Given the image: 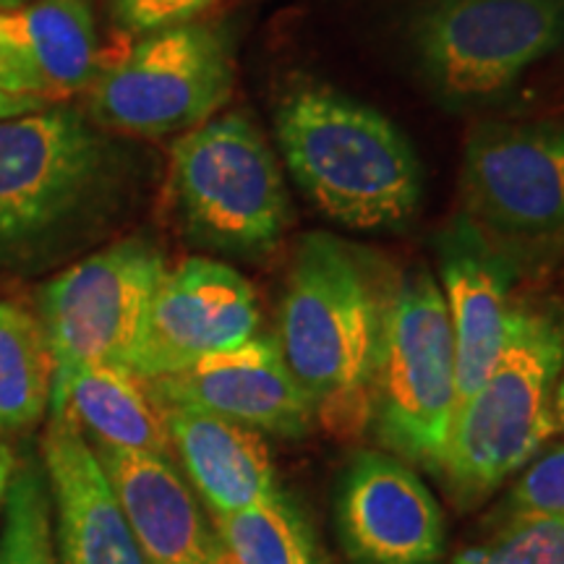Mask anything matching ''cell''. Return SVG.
I'll return each mask as SVG.
<instances>
[{
    "mask_svg": "<svg viewBox=\"0 0 564 564\" xmlns=\"http://www.w3.org/2000/svg\"><path fill=\"white\" fill-rule=\"evenodd\" d=\"M449 324L455 337L457 408L486 382L505 348L514 303L507 251L474 223L457 220L436 243Z\"/></svg>",
    "mask_w": 564,
    "mask_h": 564,
    "instance_id": "15",
    "label": "cell"
},
{
    "mask_svg": "<svg viewBox=\"0 0 564 564\" xmlns=\"http://www.w3.org/2000/svg\"><path fill=\"white\" fill-rule=\"evenodd\" d=\"M171 196L183 232L228 257H264L291 225L278 158L241 112L212 118L175 141Z\"/></svg>",
    "mask_w": 564,
    "mask_h": 564,
    "instance_id": "6",
    "label": "cell"
},
{
    "mask_svg": "<svg viewBox=\"0 0 564 564\" xmlns=\"http://www.w3.org/2000/svg\"><path fill=\"white\" fill-rule=\"evenodd\" d=\"M457 413L455 337L426 267L387 278L369 426L390 453L440 474Z\"/></svg>",
    "mask_w": 564,
    "mask_h": 564,
    "instance_id": "4",
    "label": "cell"
},
{
    "mask_svg": "<svg viewBox=\"0 0 564 564\" xmlns=\"http://www.w3.org/2000/svg\"><path fill=\"white\" fill-rule=\"evenodd\" d=\"M45 97L37 95H9V91H0V121L6 118H17V116H26V112L42 110L47 108Z\"/></svg>",
    "mask_w": 564,
    "mask_h": 564,
    "instance_id": "27",
    "label": "cell"
},
{
    "mask_svg": "<svg viewBox=\"0 0 564 564\" xmlns=\"http://www.w3.org/2000/svg\"><path fill=\"white\" fill-rule=\"evenodd\" d=\"M150 564H209L217 535L167 455L91 444Z\"/></svg>",
    "mask_w": 564,
    "mask_h": 564,
    "instance_id": "16",
    "label": "cell"
},
{
    "mask_svg": "<svg viewBox=\"0 0 564 564\" xmlns=\"http://www.w3.org/2000/svg\"><path fill=\"white\" fill-rule=\"evenodd\" d=\"M0 40L32 68L47 100L79 95L100 74L89 0H30L0 11Z\"/></svg>",
    "mask_w": 564,
    "mask_h": 564,
    "instance_id": "19",
    "label": "cell"
},
{
    "mask_svg": "<svg viewBox=\"0 0 564 564\" xmlns=\"http://www.w3.org/2000/svg\"><path fill=\"white\" fill-rule=\"evenodd\" d=\"M421 74L442 100L502 95L564 42V0H432L413 21Z\"/></svg>",
    "mask_w": 564,
    "mask_h": 564,
    "instance_id": "8",
    "label": "cell"
},
{
    "mask_svg": "<svg viewBox=\"0 0 564 564\" xmlns=\"http://www.w3.org/2000/svg\"><path fill=\"white\" fill-rule=\"evenodd\" d=\"M0 91H9V95L45 97V89H42L37 76L32 74V68L26 66L3 40H0Z\"/></svg>",
    "mask_w": 564,
    "mask_h": 564,
    "instance_id": "26",
    "label": "cell"
},
{
    "mask_svg": "<svg viewBox=\"0 0 564 564\" xmlns=\"http://www.w3.org/2000/svg\"><path fill=\"white\" fill-rule=\"evenodd\" d=\"M220 544L236 564H319L306 520L282 494L232 514H215Z\"/></svg>",
    "mask_w": 564,
    "mask_h": 564,
    "instance_id": "21",
    "label": "cell"
},
{
    "mask_svg": "<svg viewBox=\"0 0 564 564\" xmlns=\"http://www.w3.org/2000/svg\"><path fill=\"white\" fill-rule=\"evenodd\" d=\"M42 470L55 510L58 564H150L95 447L68 413H51L42 436Z\"/></svg>",
    "mask_w": 564,
    "mask_h": 564,
    "instance_id": "14",
    "label": "cell"
},
{
    "mask_svg": "<svg viewBox=\"0 0 564 564\" xmlns=\"http://www.w3.org/2000/svg\"><path fill=\"white\" fill-rule=\"evenodd\" d=\"M337 531L358 564H434L444 549V518L411 465L358 453L337 491Z\"/></svg>",
    "mask_w": 564,
    "mask_h": 564,
    "instance_id": "12",
    "label": "cell"
},
{
    "mask_svg": "<svg viewBox=\"0 0 564 564\" xmlns=\"http://www.w3.org/2000/svg\"><path fill=\"white\" fill-rule=\"evenodd\" d=\"M53 352L37 316L0 301V434L30 429L51 408Z\"/></svg>",
    "mask_w": 564,
    "mask_h": 564,
    "instance_id": "20",
    "label": "cell"
},
{
    "mask_svg": "<svg viewBox=\"0 0 564 564\" xmlns=\"http://www.w3.org/2000/svg\"><path fill=\"white\" fill-rule=\"evenodd\" d=\"M217 0H105L112 24L129 34H152L192 24Z\"/></svg>",
    "mask_w": 564,
    "mask_h": 564,
    "instance_id": "25",
    "label": "cell"
},
{
    "mask_svg": "<svg viewBox=\"0 0 564 564\" xmlns=\"http://www.w3.org/2000/svg\"><path fill=\"white\" fill-rule=\"evenodd\" d=\"M0 564H58L53 544V505L45 470L21 463L3 497Z\"/></svg>",
    "mask_w": 564,
    "mask_h": 564,
    "instance_id": "22",
    "label": "cell"
},
{
    "mask_svg": "<svg viewBox=\"0 0 564 564\" xmlns=\"http://www.w3.org/2000/svg\"><path fill=\"white\" fill-rule=\"evenodd\" d=\"M165 272L152 243L129 238L47 282L40 291V324L53 352V377L76 366L133 369Z\"/></svg>",
    "mask_w": 564,
    "mask_h": 564,
    "instance_id": "9",
    "label": "cell"
},
{
    "mask_svg": "<svg viewBox=\"0 0 564 564\" xmlns=\"http://www.w3.org/2000/svg\"><path fill=\"white\" fill-rule=\"evenodd\" d=\"M30 3V0H0V11H11V9H19V6Z\"/></svg>",
    "mask_w": 564,
    "mask_h": 564,
    "instance_id": "30",
    "label": "cell"
},
{
    "mask_svg": "<svg viewBox=\"0 0 564 564\" xmlns=\"http://www.w3.org/2000/svg\"><path fill=\"white\" fill-rule=\"evenodd\" d=\"M453 564H564V518L497 523L489 539L463 549Z\"/></svg>",
    "mask_w": 564,
    "mask_h": 564,
    "instance_id": "23",
    "label": "cell"
},
{
    "mask_svg": "<svg viewBox=\"0 0 564 564\" xmlns=\"http://www.w3.org/2000/svg\"><path fill=\"white\" fill-rule=\"evenodd\" d=\"M209 564H236V560L228 554V549L220 544V539H217V546H215V554H212V562Z\"/></svg>",
    "mask_w": 564,
    "mask_h": 564,
    "instance_id": "29",
    "label": "cell"
},
{
    "mask_svg": "<svg viewBox=\"0 0 564 564\" xmlns=\"http://www.w3.org/2000/svg\"><path fill=\"white\" fill-rule=\"evenodd\" d=\"M160 405H183L236 421L253 432L301 440L312 429L308 398L288 369L274 337L253 335L186 369L147 379Z\"/></svg>",
    "mask_w": 564,
    "mask_h": 564,
    "instance_id": "13",
    "label": "cell"
},
{
    "mask_svg": "<svg viewBox=\"0 0 564 564\" xmlns=\"http://www.w3.org/2000/svg\"><path fill=\"white\" fill-rule=\"evenodd\" d=\"M51 413H68L82 432L133 453L171 455L165 411L150 382L129 366H76L55 373Z\"/></svg>",
    "mask_w": 564,
    "mask_h": 564,
    "instance_id": "18",
    "label": "cell"
},
{
    "mask_svg": "<svg viewBox=\"0 0 564 564\" xmlns=\"http://www.w3.org/2000/svg\"><path fill=\"white\" fill-rule=\"evenodd\" d=\"M262 324L253 285L230 264L183 259L154 293L133 371L158 379L251 340Z\"/></svg>",
    "mask_w": 564,
    "mask_h": 564,
    "instance_id": "11",
    "label": "cell"
},
{
    "mask_svg": "<svg viewBox=\"0 0 564 564\" xmlns=\"http://www.w3.org/2000/svg\"><path fill=\"white\" fill-rule=\"evenodd\" d=\"M236 84L230 37L192 24L144 34L121 61L100 68L89 87L91 121L131 137H171L199 129L230 100Z\"/></svg>",
    "mask_w": 564,
    "mask_h": 564,
    "instance_id": "7",
    "label": "cell"
},
{
    "mask_svg": "<svg viewBox=\"0 0 564 564\" xmlns=\"http://www.w3.org/2000/svg\"><path fill=\"white\" fill-rule=\"evenodd\" d=\"M171 447L212 514H232L278 497L272 455L262 434L196 408L162 405Z\"/></svg>",
    "mask_w": 564,
    "mask_h": 564,
    "instance_id": "17",
    "label": "cell"
},
{
    "mask_svg": "<svg viewBox=\"0 0 564 564\" xmlns=\"http://www.w3.org/2000/svg\"><path fill=\"white\" fill-rule=\"evenodd\" d=\"M554 415H556V429L564 434V377L560 379L554 392Z\"/></svg>",
    "mask_w": 564,
    "mask_h": 564,
    "instance_id": "28",
    "label": "cell"
},
{
    "mask_svg": "<svg viewBox=\"0 0 564 564\" xmlns=\"http://www.w3.org/2000/svg\"><path fill=\"white\" fill-rule=\"evenodd\" d=\"M465 220L494 246L539 243L564 232V129L489 123L463 154Z\"/></svg>",
    "mask_w": 564,
    "mask_h": 564,
    "instance_id": "10",
    "label": "cell"
},
{
    "mask_svg": "<svg viewBox=\"0 0 564 564\" xmlns=\"http://www.w3.org/2000/svg\"><path fill=\"white\" fill-rule=\"evenodd\" d=\"M274 131L295 186L333 223L390 230L419 209V154L369 105L333 89L301 87L280 102Z\"/></svg>",
    "mask_w": 564,
    "mask_h": 564,
    "instance_id": "2",
    "label": "cell"
},
{
    "mask_svg": "<svg viewBox=\"0 0 564 564\" xmlns=\"http://www.w3.org/2000/svg\"><path fill=\"white\" fill-rule=\"evenodd\" d=\"M564 371V319L514 303L505 348L486 382L457 408L440 474L460 505L489 497L560 432L554 392Z\"/></svg>",
    "mask_w": 564,
    "mask_h": 564,
    "instance_id": "3",
    "label": "cell"
},
{
    "mask_svg": "<svg viewBox=\"0 0 564 564\" xmlns=\"http://www.w3.org/2000/svg\"><path fill=\"white\" fill-rule=\"evenodd\" d=\"M384 293L382 270L333 232H306L295 243L274 340L314 419L335 440L369 429Z\"/></svg>",
    "mask_w": 564,
    "mask_h": 564,
    "instance_id": "1",
    "label": "cell"
},
{
    "mask_svg": "<svg viewBox=\"0 0 564 564\" xmlns=\"http://www.w3.org/2000/svg\"><path fill=\"white\" fill-rule=\"evenodd\" d=\"M123 158L76 108L0 121V262L45 249L116 188Z\"/></svg>",
    "mask_w": 564,
    "mask_h": 564,
    "instance_id": "5",
    "label": "cell"
},
{
    "mask_svg": "<svg viewBox=\"0 0 564 564\" xmlns=\"http://www.w3.org/2000/svg\"><path fill=\"white\" fill-rule=\"evenodd\" d=\"M525 518H564V442L541 449L497 507V523Z\"/></svg>",
    "mask_w": 564,
    "mask_h": 564,
    "instance_id": "24",
    "label": "cell"
}]
</instances>
